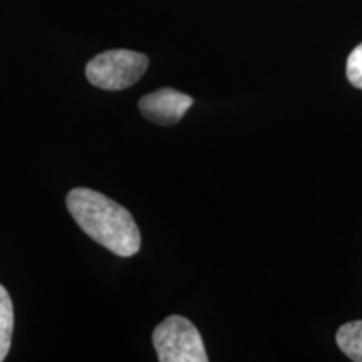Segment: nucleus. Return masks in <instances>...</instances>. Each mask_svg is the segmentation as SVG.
Listing matches in <instances>:
<instances>
[{
  "mask_svg": "<svg viewBox=\"0 0 362 362\" xmlns=\"http://www.w3.org/2000/svg\"><path fill=\"white\" fill-rule=\"evenodd\" d=\"M139 111L151 123L171 126L183 119L185 112L193 106V98L171 88H161L139 99Z\"/></svg>",
  "mask_w": 362,
  "mask_h": 362,
  "instance_id": "nucleus-4",
  "label": "nucleus"
},
{
  "mask_svg": "<svg viewBox=\"0 0 362 362\" xmlns=\"http://www.w3.org/2000/svg\"><path fill=\"white\" fill-rule=\"evenodd\" d=\"M337 346L351 361L362 362V320L344 324L336 336Z\"/></svg>",
  "mask_w": 362,
  "mask_h": 362,
  "instance_id": "nucleus-5",
  "label": "nucleus"
},
{
  "mask_svg": "<svg viewBox=\"0 0 362 362\" xmlns=\"http://www.w3.org/2000/svg\"><path fill=\"white\" fill-rule=\"evenodd\" d=\"M67 210L86 235L117 257H133L141 247V233L133 215L106 194L74 188L66 198Z\"/></svg>",
  "mask_w": 362,
  "mask_h": 362,
  "instance_id": "nucleus-1",
  "label": "nucleus"
},
{
  "mask_svg": "<svg viewBox=\"0 0 362 362\" xmlns=\"http://www.w3.org/2000/svg\"><path fill=\"white\" fill-rule=\"evenodd\" d=\"M149 59L141 52L116 49L93 57L86 66V78L104 90L128 89L146 72Z\"/></svg>",
  "mask_w": 362,
  "mask_h": 362,
  "instance_id": "nucleus-2",
  "label": "nucleus"
},
{
  "mask_svg": "<svg viewBox=\"0 0 362 362\" xmlns=\"http://www.w3.org/2000/svg\"><path fill=\"white\" fill-rule=\"evenodd\" d=\"M13 332V305L11 296L0 285V362L6 359L11 351Z\"/></svg>",
  "mask_w": 362,
  "mask_h": 362,
  "instance_id": "nucleus-6",
  "label": "nucleus"
},
{
  "mask_svg": "<svg viewBox=\"0 0 362 362\" xmlns=\"http://www.w3.org/2000/svg\"><path fill=\"white\" fill-rule=\"evenodd\" d=\"M153 346L161 362H206L198 329L181 315H170L153 332Z\"/></svg>",
  "mask_w": 362,
  "mask_h": 362,
  "instance_id": "nucleus-3",
  "label": "nucleus"
},
{
  "mask_svg": "<svg viewBox=\"0 0 362 362\" xmlns=\"http://www.w3.org/2000/svg\"><path fill=\"white\" fill-rule=\"evenodd\" d=\"M347 79L357 89H362V44L357 45L347 57Z\"/></svg>",
  "mask_w": 362,
  "mask_h": 362,
  "instance_id": "nucleus-7",
  "label": "nucleus"
}]
</instances>
